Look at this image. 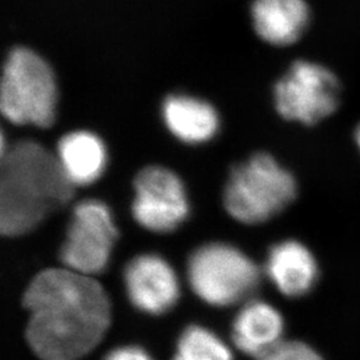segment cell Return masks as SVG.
Returning <instances> with one entry per match:
<instances>
[{"mask_svg": "<svg viewBox=\"0 0 360 360\" xmlns=\"http://www.w3.org/2000/svg\"><path fill=\"white\" fill-rule=\"evenodd\" d=\"M172 360H233V356L214 333L200 326H190L180 335Z\"/></svg>", "mask_w": 360, "mask_h": 360, "instance_id": "obj_15", "label": "cell"}, {"mask_svg": "<svg viewBox=\"0 0 360 360\" xmlns=\"http://www.w3.org/2000/svg\"><path fill=\"white\" fill-rule=\"evenodd\" d=\"M187 272L195 294L217 307L245 300L260 283L257 264L236 247L224 243L198 248L190 257Z\"/></svg>", "mask_w": 360, "mask_h": 360, "instance_id": "obj_6", "label": "cell"}, {"mask_svg": "<svg viewBox=\"0 0 360 360\" xmlns=\"http://www.w3.org/2000/svg\"><path fill=\"white\" fill-rule=\"evenodd\" d=\"M272 99L284 120L315 126L339 110L342 83L328 65L297 59L275 83Z\"/></svg>", "mask_w": 360, "mask_h": 360, "instance_id": "obj_5", "label": "cell"}, {"mask_svg": "<svg viewBox=\"0 0 360 360\" xmlns=\"http://www.w3.org/2000/svg\"><path fill=\"white\" fill-rule=\"evenodd\" d=\"M132 215L148 231L167 233L187 219L190 207L181 180L159 166L142 169L134 183Z\"/></svg>", "mask_w": 360, "mask_h": 360, "instance_id": "obj_8", "label": "cell"}, {"mask_svg": "<svg viewBox=\"0 0 360 360\" xmlns=\"http://www.w3.org/2000/svg\"><path fill=\"white\" fill-rule=\"evenodd\" d=\"M131 303L143 312L160 315L172 309L180 295L179 281L167 260L154 254L134 257L124 270Z\"/></svg>", "mask_w": 360, "mask_h": 360, "instance_id": "obj_9", "label": "cell"}, {"mask_svg": "<svg viewBox=\"0 0 360 360\" xmlns=\"http://www.w3.org/2000/svg\"><path fill=\"white\" fill-rule=\"evenodd\" d=\"M28 345L41 360H79L96 347L111 322L110 299L92 276L49 269L27 287Z\"/></svg>", "mask_w": 360, "mask_h": 360, "instance_id": "obj_1", "label": "cell"}, {"mask_svg": "<svg viewBox=\"0 0 360 360\" xmlns=\"http://www.w3.org/2000/svg\"><path fill=\"white\" fill-rule=\"evenodd\" d=\"M354 141H355V146H356L360 154V122L358 123V126L355 127V131H354Z\"/></svg>", "mask_w": 360, "mask_h": 360, "instance_id": "obj_18", "label": "cell"}, {"mask_svg": "<svg viewBox=\"0 0 360 360\" xmlns=\"http://www.w3.org/2000/svg\"><path fill=\"white\" fill-rule=\"evenodd\" d=\"M266 272L275 288L291 299L309 294L321 275L319 263L312 251L294 239H285L271 247Z\"/></svg>", "mask_w": 360, "mask_h": 360, "instance_id": "obj_10", "label": "cell"}, {"mask_svg": "<svg viewBox=\"0 0 360 360\" xmlns=\"http://www.w3.org/2000/svg\"><path fill=\"white\" fill-rule=\"evenodd\" d=\"M58 84L51 65L38 52L15 47L8 52L0 83V108L13 124L47 129L55 122Z\"/></svg>", "mask_w": 360, "mask_h": 360, "instance_id": "obj_3", "label": "cell"}, {"mask_svg": "<svg viewBox=\"0 0 360 360\" xmlns=\"http://www.w3.org/2000/svg\"><path fill=\"white\" fill-rule=\"evenodd\" d=\"M250 13L255 34L274 47L296 44L312 20L307 0H252Z\"/></svg>", "mask_w": 360, "mask_h": 360, "instance_id": "obj_11", "label": "cell"}, {"mask_svg": "<svg viewBox=\"0 0 360 360\" xmlns=\"http://www.w3.org/2000/svg\"><path fill=\"white\" fill-rule=\"evenodd\" d=\"M56 158L74 187L95 183L107 166L103 141L90 131L80 129L65 135L58 144Z\"/></svg>", "mask_w": 360, "mask_h": 360, "instance_id": "obj_14", "label": "cell"}, {"mask_svg": "<svg viewBox=\"0 0 360 360\" xmlns=\"http://www.w3.org/2000/svg\"><path fill=\"white\" fill-rule=\"evenodd\" d=\"M257 360H324L316 348L302 340H282Z\"/></svg>", "mask_w": 360, "mask_h": 360, "instance_id": "obj_16", "label": "cell"}, {"mask_svg": "<svg viewBox=\"0 0 360 360\" xmlns=\"http://www.w3.org/2000/svg\"><path fill=\"white\" fill-rule=\"evenodd\" d=\"M74 186L56 155L34 141L15 143L1 155L0 231L26 235L50 214L65 206Z\"/></svg>", "mask_w": 360, "mask_h": 360, "instance_id": "obj_2", "label": "cell"}, {"mask_svg": "<svg viewBox=\"0 0 360 360\" xmlns=\"http://www.w3.org/2000/svg\"><path fill=\"white\" fill-rule=\"evenodd\" d=\"M162 116L168 131L187 144H202L218 134V111L206 101L186 95L171 94L163 101Z\"/></svg>", "mask_w": 360, "mask_h": 360, "instance_id": "obj_13", "label": "cell"}, {"mask_svg": "<svg viewBox=\"0 0 360 360\" xmlns=\"http://www.w3.org/2000/svg\"><path fill=\"white\" fill-rule=\"evenodd\" d=\"M297 184L291 171L271 155L260 153L233 168L224 191L232 218L260 224L279 215L295 200Z\"/></svg>", "mask_w": 360, "mask_h": 360, "instance_id": "obj_4", "label": "cell"}, {"mask_svg": "<svg viewBox=\"0 0 360 360\" xmlns=\"http://www.w3.org/2000/svg\"><path fill=\"white\" fill-rule=\"evenodd\" d=\"M104 360H154L143 348L136 346H124V347L112 349Z\"/></svg>", "mask_w": 360, "mask_h": 360, "instance_id": "obj_17", "label": "cell"}, {"mask_svg": "<svg viewBox=\"0 0 360 360\" xmlns=\"http://www.w3.org/2000/svg\"><path fill=\"white\" fill-rule=\"evenodd\" d=\"M283 334L282 314L263 300L245 303L232 324V340L235 346L257 359L284 340Z\"/></svg>", "mask_w": 360, "mask_h": 360, "instance_id": "obj_12", "label": "cell"}, {"mask_svg": "<svg viewBox=\"0 0 360 360\" xmlns=\"http://www.w3.org/2000/svg\"><path fill=\"white\" fill-rule=\"evenodd\" d=\"M116 236L111 211L103 202H80L70 220L60 260L65 269L79 274H101L110 262Z\"/></svg>", "mask_w": 360, "mask_h": 360, "instance_id": "obj_7", "label": "cell"}]
</instances>
